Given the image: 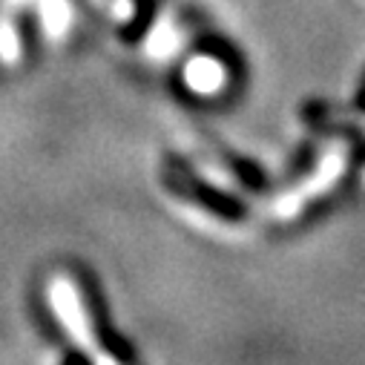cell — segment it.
<instances>
[{"instance_id":"cell-2","label":"cell","mask_w":365,"mask_h":365,"mask_svg":"<svg viewBox=\"0 0 365 365\" xmlns=\"http://www.w3.org/2000/svg\"><path fill=\"white\" fill-rule=\"evenodd\" d=\"M342 167H345L342 150L331 153V155L322 161L319 173H317L311 181H305V185H302V187H297L291 196H285V199H279V202H277V216H282V219L297 216V213L302 210V205H305L311 196H317V193H322V190H328V187H334V185H336V178L342 175Z\"/></svg>"},{"instance_id":"cell-3","label":"cell","mask_w":365,"mask_h":365,"mask_svg":"<svg viewBox=\"0 0 365 365\" xmlns=\"http://www.w3.org/2000/svg\"><path fill=\"white\" fill-rule=\"evenodd\" d=\"M187 81L199 89V93H213V89L222 86V69L210 61H199L187 69Z\"/></svg>"},{"instance_id":"cell-1","label":"cell","mask_w":365,"mask_h":365,"mask_svg":"<svg viewBox=\"0 0 365 365\" xmlns=\"http://www.w3.org/2000/svg\"><path fill=\"white\" fill-rule=\"evenodd\" d=\"M46 302L55 311V317L63 325V331L69 334V339L89 356V362H93V365H121L96 339L93 325H89V314H86L83 299H81V291H78V285L69 277H63V273H61V277L49 279V285H46Z\"/></svg>"}]
</instances>
